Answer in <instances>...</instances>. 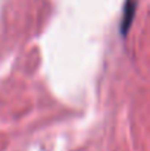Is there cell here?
<instances>
[{
    "mask_svg": "<svg viewBox=\"0 0 150 151\" xmlns=\"http://www.w3.org/2000/svg\"><path fill=\"white\" fill-rule=\"evenodd\" d=\"M136 6H137V0H127L125 1V7H124V15H122V25H121V31L122 34H125L133 22L134 13H136Z\"/></svg>",
    "mask_w": 150,
    "mask_h": 151,
    "instance_id": "obj_1",
    "label": "cell"
}]
</instances>
